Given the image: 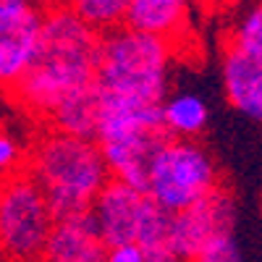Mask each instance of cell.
I'll return each mask as SVG.
<instances>
[{
    "label": "cell",
    "instance_id": "obj_1",
    "mask_svg": "<svg viewBox=\"0 0 262 262\" xmlns=\"http://www.w3.org/2000/svg\"><path fill=\"white\" fill-rule=\"evenodd\" d=\"M102 34H97L71 3H45L39 48L32 69L8 100L29 118L45 123L71 92L97 81Z\"/></svg>",
    "mask_w": 262,
    "mask_h": 262
},
{
    "label": "cell",
    "instance_id": "obj_2",
    "mask_svg": "<svg viewBox=\"0 0 262 262\" xmlns=\"http://www.w3.org/2000/svg\"><path fill=\"white\" fill-rule=\"evenodd\" d=\"M27 173L45 189L55 223L90 215L100 191L113 181L97 142L42 126L29 142Z\"/></svg>",
    "mask_w": 262,
    "mask_h": 262
},
{
    "label": "cell",
    "instance_id": "obj_3",
    "mask_svg": "<svg viewBox=\"0 0 262 262\" xmlns=\"http://www.w3.org/2000/svg\"><path fill=\"white\" fill-rule=\"evenodd\" d=\"M176 45L121 27L102 37L97 86L107 102L155 107L165 105L168 71Z\"/></svg>",
    "mask_w": 262,
    "mask_h": 262
},
{
    "label": "cell",
    "instance_id": "obj_4",
    "mask_svg": "<svg viewBox=\"0 0 262 262\" xmlns=\"http://www.w3.org/2000/svg\"><path fill=\"white\" fill-rule=\"evenodd\" d=\"M55 228L48 194L27 170L3 179L0 244L6 262H42Z\"/></svg>",
    "mask_w": 262,
    "mask_h": 262
},
{
    "label": "cell",
    "instance_id": "obj_5",
    "mask_svg": "<svg viewBox=\"0 0 262 262\" xmlns=\"http://www.w3.org/2000/svg\"><path fill=\"white\" fill-rule=\"evenodd\" d=\"M223 186L215 158L194 139H170L152 165L149 196L168 212H181Z\"/></svg>",
    "mask_w": 262,
    "mask_h": 262
},
{
    "label": "cell",
    "instance_id": "obj_6",
    "mask_svg": "<svg viewBox=\"0 0 262 262\" xmlns=\"http://www.w3.org/2000/svg\"><path fill=\"white\" fill-rule=\"evenodd\" d=\"M42 24H45V3L0 0V79L6 92H11L32 69Z\"/></svg>",
    "mask_w": 262,
    "mask_h": 262
},
{
    "label": "cell",
    "instance_id": "obj_7",
    "mask_svg": "<svg viewBox=\"0 0 262 262\" xmlns=\"http://www.w3.org/2000/svg\"><path fill=\"white\" fill-rule=\"evenodd\" d=\"M236 215H238L236 194L228 184H223L212 194H207L205 200L173 215L170 242L186 262H191L212 238L233 233Z\"/></svg>",
    "mask_w": 262,
    "mask_h": 262
},
{
    "label": "cell",
    "instance_id": "obj_8",
    "mask_svg": "<svg viewBox=\"0 0 262 262\" xmlns=\"http://www.w3.org/2000/svg\"><path fill=\"white\" fill-rule=\"evenodd\" d=\"M170 142V134L165 128H152V131H137L113 142H102L100 149L105 155V163L111 168L113 181L128 184L139 189L142 194L149 191V173L155 165L160 149Z\"/></svg>",
    "mask_w": 262,
    "mask_h": 262
},
{
    "label": "cell",
    "instance_id": "obj_9",
    "mask_svg": "<svg viewBox=\"0 0 262 262\" xmlns=\"http://www.w3.org/2000/svg\"><path fill=\"white\" fill-rule=\"evenodd\" d=\"M144 205L147 194L121 181H111L100 191V196L92 205V217L107 247L137 244Z\"/></svg>",
    "mask_w": 262,
    "mask_h": 262
},
{
    "label": "cell",
    "instance_id": "obj_10",
    "mask_svg": "<svg viewBox=\"0 0 262 262\" xmlns=\"http://www.w3.org/2000/svg\"><path fill=\"white\" fill-rule=\"evenodd\" d=\"M105 238L97 231L92 212L74 221L55 223L42 262H107Z\"/></svg>",
    "mask_w": 262,
    "mask_h": 262
},
{
    "label": "cell",
    "instance_id": "obj_11",
    "mask_svg": "<svg viewBox=\"0 0 262 262\" xmlns=\"http://www.w3.org/2000/svg\"><path fill=\"white\" fill-rule=\"evenodd\" d=\"M221 74L226 100L242 116L262 123V60L226 48Z\"/></svg>",
    "mask_w": 262,
    "mask_h": 262
},
{
    "label": "cell",
    "instance_id": "obj_12",
    "mask_svg": "<svg viewBox=\"0 0 262 262\" xmlns=\"http://www.w3.org/2000/svg\"><path fill=\"white\" fill-rule=\"evenodd\" d=\"M189 3L184 0H128L126 11V27L173 42L189 29Z\"/></svg>",
    "mask_w": 262,
    "mask_h": 262
},
{
    "label": "cell",
    "instance_id": "obj_13",
    "mask_svg": "<svg viewBox=\"0 0 262 262\" xmlns=\"http://www.w3.org/2000/svg\"><path fill=\"white\" fill-rule=\"evenodd\" d=\"M100 123H102V92L95 81L90 86H81V90L71 92L42 126L55 128L69 137L97 142Z\"/></svg>",
    "mask_w": 262,
    "mask_h": 262
},
{
    "label": "cell",
    "instance_id": "obj_14",
    "mask_svg": "<svg viewBox=\"0 0 262 262\" xmlns=\"http://www.w3.org/2000/svg\"><path fill=\"white\" fill-rule=\"evenodd\" d=\"M163 121L170 139H196L210 121V107L196 92H176L163 105Z\"/></svg>",
    "mask_w": 262,
    "mask_h": 262
},
{
    "label": "cell",
    "instance_id": "obj_15",
    "mask_svg": "<svg viewBox=\"0 0 262 262\" xmlns=\"http://www.w3.org/2000/svg\"><path fill=\"white\" fill-rule=\"evenodd\" d=\"M71 6L84 18V24H90L102 37L126 27L128 0H79V3Z\"/></svg>",
    "mask_w": 262,
    "mask_h": 262
},
{
    "label": "cell",
    "instance_id": "obj_16",
    "mask_svg": "<svg viewBox=\"0 0 262 262\" xmlns=\"http://www.w3.org/2000/svg\"><path fill=\"white\" fill-rule=\"evenodd\" d=\"M226 48H233L244 55L259 58L262 60V3L247 8L238 21L233 24V29L228 32V42Z\"/></svg>",
    "mask_w": 262,
    "mask_h": 262
},
{
    "label": "cell",
    "instance_id": "obj_17",
    "mask_svg": "<svg viewBox=\"0 0 262 262\" xmlns=\"http://www.w3.org/2000/svg\"><path fill=\"white\" fill-rule=\"evenodd\" d=\"M27 155H29V144L21 142V137L13 134L11 126L6 123L3 134H0V165H3V179L27 170Z\"/></svg>",
    "mask_w": 262,
    "mask_h": 262
},
{
    "label": "cell",
    "instance_id": "obj_18",
    "mask_svg": "<svg viewBox=\"0 0 262 262\" xmlns=\"http://www.w3.org/2000/svg\"><path fill=\"white\" fill-rule=\"evenodd\" d=\"M191 262H244V254H242V247H238L236 236L228 233V236L212 238Z\"/></svg>",
    "mask_w": 262,
    "mask_h": 262
},
{
    "label": "cell",
    "instance_id": "obj_19",
    "mask_svg": "<svg viewBox=\"0 0 262 262\" xmlns=\"http://www.w3.org/2000/svg\"><path fill=\"white\" fill-rule=\"evenodd\" d=\"M144 252V259L147 262H186L176 247H173V242H165V244H155V247H147L142 249Z\"/></svg>",
    "mask_w": 262,
    "mask_h": 262
},
{
    "label": "cell",
    "instance_id": "obj_20",
    "mask_svg": "<svg viewBox=\"0 0 262 262\" xmlns=\"http://www.w3.org/2000/svg\"><path fill=\"white\" fill-rule=\"evenodd\" d=\"M107 262H147L139 244H121L107 249Z\"/></svg>",
    "mask_w": 262,
    "mask_h": 262
}]
</instances>
